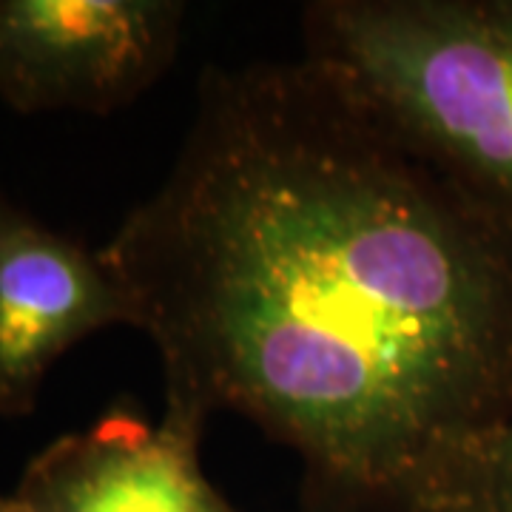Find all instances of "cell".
I'll return each instance as SVG.
<instances>
[{
	"label": "cell",
	"instance_id": "1",
	"mask_svg": "<svg viewBox=\"0 0 512 512\" xmlns=\"http://www.w3.org/2000/svg\"><path fill=\"white\" fill-rule=\"evenodd\" d=\"M163 365V419L237 413L305 512H407L512 421V231L319 60L211 66L163 185L100 248Z\"/></svg>",
	"mask_w": 512,
	"mask_h": 512
},
{
	"label": "cell",
	"instance_id": "2",
	"mask_svg": "<svg viewBox=\"0 0 512 512\" xmlns=\"http://www.w3.org/2000/svg\"><path fill=\"white\" fill-rule=\"evenodd\" d=\"M302 37L512 231V0H313Z\"/></svg>",
	"mask_w": 512,
	"mask_h": 512
},
{
	"label": "cell",
	"instance_id": "3",
	"mask_svg": "<svg viewBox=\"0 0 512 512\" xmlns=\"http://www.w3.org/2000/svg\"><path fill=\"white\" fill-rule=\"evenodd\" d=\"M180 0H0V100L20 114L131 106L183 43Z\"/></svg>",
	"mask_w": 512,
	"mask_h": 512
},
{
	"label": "cell",
	"instance_id": "4",
	"mask_svg": "<svg viewBox=\"0 0 512 512\" xmlns=\"http://www.w3.org/2000/svg\"><path fill=\"white\" fill-rule=\"evenodd\" d=\"M114 325L140 311L103 251L0 197V416H29L57 359Z\"/></svg>",
	"mask_w": 512,
	"mask_h": 512
},
{
	"label": "cell",
	"instance_id": "5",
	"mask_svg": "<svg viewBox=\"0 0 512 512\" xmlns=\"http://www.w3.org/2000/svg\"><path fill=\"white\" fill-rule=\"evenodd\" d=\"M202 433L111 407L37 453L18 481L26 512H237L200 467Z\"/></svg>",
	"mask_w": 512,
	"mask_h": 512
},
{
	"label": "cell",
	"instance_id": "6",
	"mask_svg": "<svg viewBox=\"0 0 512 512\" xmlns=\"http://www.w3.org/2000/svg\"><path fill=\"white\" fill-rule=\"evenodd\" d=\"M407 512H512V421L456 447Z\"/></svg>",
	"mask_w": 512,
	"mask_h": 512
},
{
	"label": "cell",
	"instance_id": "7",
	"mask_svg": "<svg viewBox=\"0 0 512 512\" xmlns=\"http://www.w3.org/2000/svg\"><path fill=\"white\" fill-rule=\"evenodd\" d=\"M0 512H26L20 507V501L15 495H3L0 493Z\"/></svg>",
	"mask_w": 512,
	"mask_h": 512
}]
</instances>
